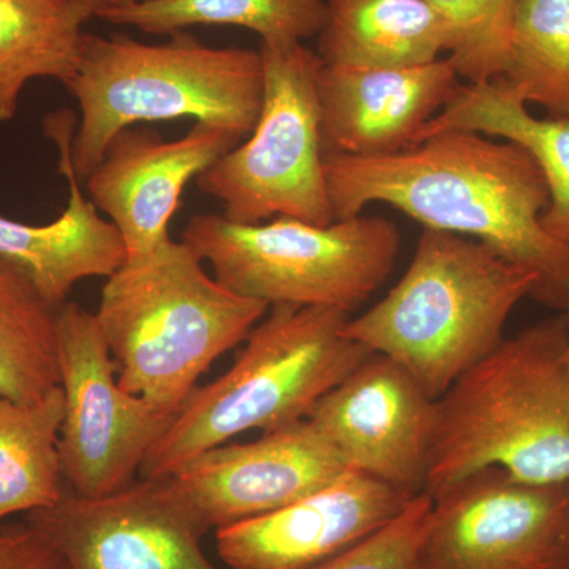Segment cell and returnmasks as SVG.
I'll list each match as a JSON object with an SVG mask.
<instances>
[{
	"label": "cell",
	"mask_w": 569,
	"mask_h": 569,
	"mask_svg": "<svg viewBox=\"0 0 569 569\" xmlns=\"http://www.w3.org/2000/svg\"><path fill=\"white\" fill-rule=\"evenodd\" d=\"M325 176L335 220L383 203L425 228L477 239L535 276L530 299L569 313V244L542 227L548 182L518 142L447 130L391 156L325 153Z\"/></svg>",
	"instance_id": "cell-1"
},
{
	"label": "cell",
	"mask_w": 569,
	"mask_h": 569,
	"mask_svg": "<svg viewBox=\"0 0 569 569\" xmlns=\"http://www.w3.org/2000/svg\"><path fill=\"white\" fill-rule=\"evenodd\" d=\"M569 313L505 339L437 399L426 493L497 467L569 485Z\"/></svg>",
	"instance_id": "cell-2"
},
{
	"label": "cell",
	"mask_w": 569,
	"mask_h": 569,
	"mask_svg": "<svg viewBox=\"0 0 569 569\" xmlns=\"http://www.w3.org/2000/svg\"><path fill=\"white\" fill-rule=\"evenodd\" d=\"M203 264L192 247L170 239L108 277L96 313L119 387L168 418L269 310L224 288Z\"/></svg>",
	"instance_id": "cell-3"
},
{
	"label": "cell",
	"mask_w": 569,
	"mask_h": 569,
	"mask_svg": "<svg viewBox=\"0 0 569 569\" xmlns=\"http://www.w3.org/2000/svg\"><path fill=\"white\" fill-rule=\"evenodd\" d=\"M537 279L488 246L425 228L406 274L343 335L403 367L432 399L503 342Z\"/></svg>",
	"instance_id": "cell-4"
},
{
	"label": "cell",
	"mask_w": 569,
	"mask_h": 569,
	"mask_svg": "<svg viewBox=\"0 0 569 569\" xmlns=\"http://www.w3.org/2000/svg\"><path fill=\"white\" fill-rule=\"evenodd\" d=\"M80 104L71 164L86 181L112 138L142 122L192 118L249 137L263 104L260 51L213 48L186 32L149 44L86 33L80 67L66 86Z\"/></svg>",
	"instance_id": "cell-5"
},
{
	"label": "cell",
	"mask_w": 569,
	"mask_h": 569,
	"mask_svg": "<svg viewBox=\"0 0 569 569\" xmlns=\"http://www.w3.org/2000/svg\"><path fill=\"white\" fill-rule=\"evenodd\" d=\"M348 313L272 306L234 365L197 388L142 463L141 478H170L209 449L307 418L321 397L372 353L343 335Z\"/></svg>",
	"instance_id": "cell-6"
},
{
	"label": "cell",
	"mask_w": 569,
	"mask_h": 569,
	"mask_svg": "<svg viewBox=\"0 0 569 569\" xmlns=\"http://www.w3.org/2000/svg\"><path fill=\"white\" fill-rule=\"evenodd\" d=\"M181 241L236 295L269 307H329L350 316L391 276L400 233L376 216L320 227L290 217L244 224L197 213Z\"/></svg>",
	"instance_id": "cell-7"
},
{
	"label": "cell",
	"mask_w": 569,
	"mask_h": 569,
	"mask_svg": "<svg viewBox=\"0 0 569 569\" xmlns=\"http://www.w3.org/2000/svg\"><path fill=\"white\" fill-rule=\"evenodd\" d=\"M263 104L249 140L198 176V189L234 223L290 217L336 222L325 176L318 74L323 61L302 41L260 40Z\"/></svg>",
	"instance_id": "cell-8"
},
{
	"label": "cell",
	"mask_w": 569,
	"mask_h": 569,
	"mask_svg": "<svg viewBox=\"0 0 569 569\" xmlns=\"http://www.w3.org/2000/svg\"><path fill=\"white\" fill-rule=\"evenodd\" d=\"M59 438L62 477L81 498L111 496L132 485L173 418L123 391L96 313L74 302L58 312Z\"/></svg>",
	"instance_id": "cell-9"
},
{
	"label": "cell",
	"mask_w": 569,
	"mask_h": 569,
	"mask_svg": "<svg viewBox=\"0 0 569 569\" xmlns=\"http://www.w3.org/2000/svg\"><path fill=\"white\" fill-rule=\"evenodd\" d=\"M430 497L418 569H569V485L490 467Z\"/></svg>",
	"instance_id": "cell-10"
},
{
	"label": "cell",
	"mask_w": 569,
	"mask_h": 569,
	"mask_svg": "<svg viewBox=\"0 0 569 569\" xmlns=\"http://www.w3.org/2000/svg\"><path fill=\"white\" fill-rule=\"evenodd\" d=\"M67 569H217L206 557V526L173 478H141L102 498L63 493L28 515Z\"/></svg>",
	"instance_id": "cell-11"
},
{
	"label": "cell",
	"mask_w": 569,
	"mask_h": 569,
	"mask_svg": "<svg viewBox=\"0 0 569 569\" xmlns=\"http://www.w3.org/2000/svg\"><path fill=\"white\" fill-rule=\"evenodd\" d=\"M437 400L388 356L370 353L307 419L346 467L407 498L426 493Z\"/></svg>",
	"instance_id": "cell-12"
},
{
	"label": "cell",
	"mask_w": 569,
	"mask_h": 569,
	"mask_svg": "<svg viewBox=\"0 0 569 569\" xmlns=\"http://www.w3.org/2000/svg\"><path fill=\"white\" fill-rule=\"evenodd\" d=\"M309 419L250 443L209 449L171 477L206 529H222L288 507L348 473Z\"/></svg>",
	"instance_id": "cell-13"
},
{
	"label": "cell",
	"mask_w": 569,
	"mask_h": 569,
	"mask_svg": "<svg viewBox=\"0 0 569 569\" xmlns=\"http://www.w3.org/2000/svg\"><path fill=\"white\" fill-rule=\"evenodd\" d=\"M241 141L227 130L201 122H194L174 141L137 126L112 138L86 186L89 200L107 213L121 234L127 260L170 241L168 224L187 183Z\"/></svg>",
	"instance_id": "cell-14"
},
{
	"label": "cell",
	"mask_w": 569,
	"mask_h": 569,
	"mask_svg": "<svg viewBox=\"0 0 569 569\" xmlns=\"http://www.w3.org/2000/svg\"><path fill=\"white\" fill-rule=\"evenodd\" d=\"M411 500L348 471L288 507L216 530L217 552L230 569H316L385 529Z\"/></svg>",
	"instance_id": "cell-15"
},
{
	"label": "cell",
	"mask_w": 569,
	"mask_h": 569,
	"mask_svg": "<svg viewBox=\"0 0 569 569\" xmlns=\"http://www.w3.org/2000/svg\"><path fill=\"white\" fill-rule=\"evenodd\" d=\"M460 78L448 58L421 66H325L318 74L325 153L391 156L415 144Z\"/></svg>",
	"instance_id": "cell-16"
},
{
	"label": "cell",
	"mask_w": 569,
	"mask_h": 569,
	"mask_svg": "<svg viewBox=\"0 0 569 569\" xmlns=\"http://www.w3.org/2000/svg\"><path fill=\"white\" fill-rule=\"evenodd\" d=\"M73 112L44 118V133L59 152V171L69 182L66 211L47 224L17 222L0 216V258L24 272L40 293L61 309L74 284L91 277L108 279L127 260L119 231L82 193L71 164V140L77 132Z\"/></svg>",
	"instance_id": "cell-17"
},
{
	"label": "cell",
	"mask_w": 569,
	"mask_h": 569,
	"mask_svg": "<svg viewBox=\"0 0 569 569\" xmlns=\"http://www.w3.org/2000/svg\"><path fill=\"white\" fill-rule=\"evenodd\" d=\"M447 130H471L527 149L549 187L542 227L552 238L569 244V121L535 118L527 104L498 80L460 82L443 110L422 127L415 144Z\"/></svg>",
	"instance_id": "cell-18"
},
{
	"label": "cell",
	"mask_w": 569,
	"mask_h": 569,
	"mask_svg": "<svg viewBox=\"0 0 569 569\" xmlns=\"http://www.w3.org/2000/svg\"><path fill=\"white\" fill-rule=\"evenodd\" d=\"M318 51L325 66H421L445 52V31L426 0H326Z\"/></svg>",
	"instance_id": "cell-19"
},
{
	"label": "cell",
	"mask_w": 569,
	"mask_h": 569,
	"mask_svg": "<svg viewBox=\"0 0 569 569\" xmlns=\"http://www.w3.org/2000/svg\"><path fill=\"white\" fill-rule=\"evenodd\" d=\"M92 18L73 0H0V122L17 118L32 80H73Z\"/></svg>",
	"instance_id": "cell-20"
},
{
	"label": "cell",
	"mask_w": 569,
	"mask_h": 569,
	"mask_svg": "<svg viewBox=\"0 0 569 569\" xmlns=\"http://www.w3.org/2000/svg\"><path fill=\"white\" fill-rule=\"evenodd\" d=\"M63 410L61 387L31 403L0 396V523L54 507L66 493L59 455Z\"/></svg>",
	"instance_id": "cell-21"
},
{
	"label": "cell",
	"mask_w": 569,
	"mask_h": 569,
	"mask_svg": "<svg viewBox=\"0 0 569 569\" xmlns=\"http://www.w3.org/2000/svg\"><path fill=\"white\" fill-rule=\"evenodd\" d=\"M99 18L151 36L171 37L194 26H236L263 41H305L323 28L326 0H137Z\"/></svg>",
	"instance_id": "cell-22"
},
{
	"label": "cell",
	"mask_w": 569,
	"mask_h": 569,
	"mask_svg": "<svg viewBox=\"0 0 569 569\" xmlns=\"http://www.w3.org/2000/svg\"><path fill=\"white\" fill-rule=\"evenodd\" d=\"M58 307L0 258V396L31 403L59 387Z\"/></svg>",
	"instance_id": "cell-23"
},
{
	"label": "cell",
	"mask_w": 569,
	"mask_h": 569,
	"mask_svg": "<svg viewBox=\"0 0 569 569\" xmlns=\"http://www.w3.org/2000/svg\"><path fill=\"white\" fill-rule=\"evenodd\" d=\"M497 80L523 103L569 121V0H516L511 54Z\"/></svg>",
	"instance_id": "cell-24"
},
{
	"label": "cell",
	"mask_w": 569,
	"mask_h": 569,
	"mask_svg": "<svg viewBox=\"0 0 569 569\" xmlns=\"http://www.w3.org/2000/svg\"><path fill=\"white\" fill-rule=\"evenodd\" d=\"M443 26L445 52L460 80L500 78L511 54L516 0H426Z\"/></svg>",
	"instance_id": "cell-25"
},
{
	"label": "cell",
	"mask_w": 569,
	"mask_h": 569,
	"mask_svg": "<svg viewBox=\"0 0 569 569\" xmlns=\"http://www.w3.org/2000/svg\"><path fill=\"white\" fill-rule=\"evenodd\" d=\"M432 512L421 493L385 529L316 569H418V553Z\"/></svg>",
	"instance_id": "cell-26"
},
{
	"label": "cell",
	"mask_w": 569,
	"mask_h": 569,
	"mask_svg": "<svg viewBox=\"0 0 569 569\" xmlns=\"http://www.w3.org/2000/svg\"><path fill=\"white\" fill-rule=\"evenodd\" d=\"M0 569H67L61 553L43 531L24 526L0 530Z\"/></svg>",
	"instance_id": "cell-27"
},
{
	"label": "cell",
	"mask_w": 569,
	"mask_h": 569,
	"mask_svg": "<svg viewBox=\"0 0 569 569\" xmlns=\"http://www.w3.org/2000/svg\"><path fill=\"white\" fill-rule=\"evenodd\" d=\"M86 9L91 10L93 17L99 18L104 11L122 9L137 0H73Z\"/></svg>",
	"instance_id": "cell-28"
},
{
	"label": "cell",
	"mask_w": 569,
	"mask_h": 569,
	"mask_svg": "<svg viewBox=\"0 0 569 569\" xmlns=\"http://www.w3.org/2000/svg\"><path fill=\"white\" fill-rule=\"evenodd\" d=\"M567 362H568V366H569V346H568V350H567Z\"/></svg>",
	"instance_id": "cell-29"
}]
</instances>
